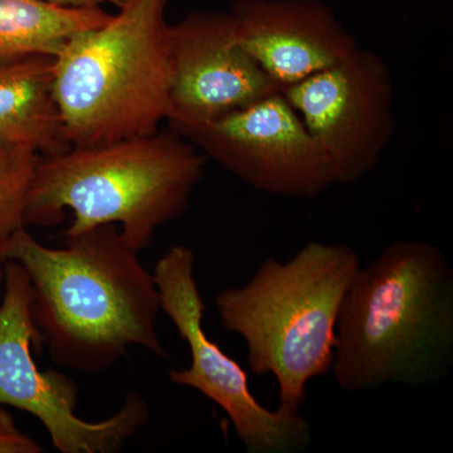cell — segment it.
Listing matches in <instances>:
<instances>
[{
	"instance_id": "cell-1",
	"label": "cell",
	"mask_w": 453,
	"mask_h": 453,
	"mask_svg": "<svg viewBox=\"0 0 453 453\" xmlns=\"http://www.w3.org/2000/svg\"><path fill=\"white\" fill-rule=\"evenodd\" d=\"M65 241L64 249H50L25 226L0 242V261L17 262L29 277L33 321L53 362L105 371L133 345L168 357L157 330V283L118 226H96Z\"/></svg>"
},
{
	"instance_id": "cell-2",
	"label": "cell",
	"mask_w": 453,
	"mask_h": 453,
	"mask_svg": "<svg viewBox=\"0 0 453 453\" xmlns=\"http://www.w3.org/2000/svg\"><path fill=\"white\" fill-rule=\"evenodd\" d=\"M453 365V270L442 250L398 241L360 267L340 306L332 371L342 392L429 386Z\"/></svg>"
},
{
	"instance_id": "cell-3",
	"label": "cell",
	"mask_w": 453,
	"mask_h": 453,
	"mask_svg": "<svg viewBox=\"0 0 453 453\" xmlns=\"http://www.w3.org/2000/svg\"><path fill=\"white\" fill-rule=\"evenodd\" d=\"M204 164V155L172 129L89 148L71 146L40 157L26 226L58 225L71 211L65 238L120 225L122 241L139 253L150 246L160 226L188 210Z\"/></svg>"
},
{
	"instance_id": "cell-4",
	"label": "cell",
	"mask_w": 453,
	"mask_h": 453,
	"mask_svg": "<svg viewBox=\"0 0 453 453\" xmlns=\"http://www.w3.org/2000/svg\"><path fill=\"white\" fill-rule=\"evenodd\" d=\"M362 267L345 243L309 242L290 261L265 259L249 282L216 297L226 332L238 334L253 374H273L280 404L300 411L310 380L332 371L342 299Z\"/></svg>"
},
{
	"instance_id": "cell-5",
	"label": "cell",
	"mask_w": 453,
	"mask_h": 453,
	"mask_svg": "<svg viewBox=\"0 0 453 453\" xmlns=\"http://www.w3.org/2000/svg\"><path fill=\"white\" fill-rule=\"evenodd\" d=\"M169 0H125L105 25L74 35L53 61V89L71 146L150 135L166 120Z\"/></svg>"
},
{
	"instance_id": "cell-6",
	"label": "cell",
	"mask_w": 453,
	"mask_h": 453,
	"mask_svg": "<svg viewBox=\"0 0 453 453\" xmlns=\"http://www.w3.org/2000/svg\"><path fill=\"white\" fill-rule=\"evenodd\" d=\"M4 296L0 303V407L32 414L49 432L61 453H112L144 427L149 417L145 399L127 395L112 417L100 422L80 418L79 389L62 372L42 371L32 354L40 335L32 318L33 291L25 268L14 261L4 267Z\"/></svg>"
},
{
	"instance_id": "cell-7",
	"label": "cell",
	"mask_w": 453,
	"mask_h": 453,
	"mask_svg": "<svg viewBox=\"0 0 453 453\" xmlns=\"http://www.w3.org/2000/svg\"><path fill=\"white\" fill-rule=\"evenodd\" d=\"M196 257L187 246H173L154 268L162 311L189 347L188 369H173L169 380L188 387L219 405L234 425L249 453H296L308 449L311 427L300 411L259 404L249 386L246 371L211 342L203 327L205 305L195 276Z\"/></svg>"
},
{
	"instance_id": "cell-8",
	"label": "cell",
	"mask_w": 453,
	"mask_h": 453,
	"mask_svg": "<svg viewBox=\"0 0 453 453\" xmlns=\"http://www.w3.org/2000/svg\"><path fill=\"white\" fill-rule=\"evenodd\" d=\"M314 139L336 186L380 162L395 135V86L387 62L357 47L340 64L282 89Z\"/></svg>"
},
{
	"instance_id": "cell-9",
	"label": "cell",
	"mask_w": 453,
	"mask_h": 453,
	"mask_svg": "<svg viewBox=\"0 0 453 453\" xmlns=\"http://www.w3.org/2000/svg\"><path fill=\"white\" fill-rule=\"evenodd\" d=\"M187 139L261 192L311 199L336 186L323 154L282 91L211 122Z\"/></svg>"
},
{
	"instance_id": "cell-10",
	"label": "cell",
	"mask_w": 453,
	"mask_h": 453,
	"mask_svg": "<svg viewBox=\"0 0 453 453\" xmlns=\"http://www.w3.org/2000/svg\"><path fill=\"white\" fill-rule=\"evenodd\" d=\"M170 82L166 120L190 134L281 91L241 46L231 14L196 11L169 27Z\"/></svg>"
},
{
	"instance_id": "cell-11",
	"label": "cell",
	"mask_w": 453,
	"mask_h": 453,
	"mask_svg": "<svg viewBox=\"0 0 453 453\" xmlns=\"http://www.w3.org/2000/svg\"><path fill=\"white\" fill-rule=\"evenodd\" d=\"M229 14L241 46L281 91L359 47L320 0H235Z\"/></svg>"
},
{
	"instance_id": "cell-12",
	"label": "cell",
	"mask_w": 453,
	"mask_h": 453,
	"mask_svg": "<svg viewBox=\"0 0 453 453\" xmlns=\"http://www.w3.org/2000/svg\"><path fill=\"white\" fill-rule=\"evenodd\" d=\"M55 57L0 62V145L27 146L42 157L71 148L53 89Z\"/></svg>"
},
{
	"instance_id": "cell-13",
	"label": "cell",
	"mask_w": 453,
	"mask_h": 453,
	"mask_svg": "<svg viewBox=\"0 0 453 453\" xmlns=\"http://www.w3.org/2000/svg\"><path fill=\"white\" fill-rule=\"evenodd\" d=\"M103 7L74 8L42 0H0V62L55 57L74 35L105 25Z\"/></svg>"
},
{
	"instance_id": "cell-14",
	"label": "cell",
	"mask_w": 453,
	"mask_h": 453,
	"mask_svg": "<svg viewBox=\"0 0 453 453\" xmlns=\"http://www.w3.org/2000/svg\"><path fill=\"white\" fill-rule=\"evenodd\" d=\"M41 157L27 146L0 145V242L26 226L27 201Z\"/></svg>"
},
{
	"instance_id": "cell-15",
	"label": "cell",
	"mask_w": 453,
	"mask_h": 453,
	"mask_svg": "<svg viewBox=\"0 0 453 453\" xmlns=\"http://www.w3.org/2000/svg\"><path fill=\"white\" fill-rule=\"evenodd\" d=\"M43 452L33 438L27 436L17 427L13 417L0 407V453H41Z\"/></svg>"
},
{
	"instance_id": "cell-16",
	"label": "cell",
	"mask_w": 453,
	"mask_h": 453,
	"mask_svg": "<svg viewBox=\"0 0 453 453\" xmlns=\"http://www.w3.org/2000/svg\"><path fill=\"white\" fill-rule=\"evenodd\" d=\"M42 2L74 8L103 7V5L106 4L120 8L121 5L124 4L125 0H42Z\"/></svg>"
},
{
	"instance_id": "cell-17",
	"label": "cell",
	"mask_w": 453,
	"mask_h": 453,
	"mask_svg": "<svg viewBox=\"0 0 453 453\" xmlns=\"http://www.w3.org/2000/svg\"><path fill=\"white\" fill-rule=\"evenodd\" d=\"M3 280H4V270H2V268H0V283L3 282Z\"/></svg>"
}]
</instances>
